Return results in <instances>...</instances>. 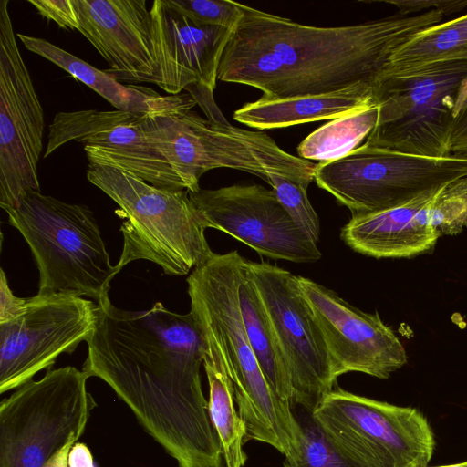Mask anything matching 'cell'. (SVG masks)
<instances>
[{"instance_id": "cell-1", "label": "cell", "mask_w": 467, "mask_h": 467, "mask_svg": "<svg viewBox=\"0 0 467 467\" xmlns=\"http://www.w3.org/2000/svg\"><path fill=\"white\" fill-rule=\"evenodd\" d=\"M83 371L104 380L180 467H222L202 389L205 343L191 312L161 302L132 311L99 305Z\"/></svg>"}, {"instance_id": "cell-2", "label": "cell", "mask_w": 467, "mask_h": 467, "mask_svg": "<svg viewBox=\"0 0 467 467\" xmlns=\"http://www.w3.org/2000/svg\"><path fill=\"white\" fill-rule=\"evenodd\" d=\"M242 17L223 51L217 79L260 89L261 98L319 96L369 87L376 92L392 55L441 22L431 10L399 13L352 26L317 27L241 4Z\"/></svg>"}, {"instance_id": "cell-3", "label": "cell", "mask_w": 467, "mask_h": 467, "mask_svg": "<svg viewBox=\"0 0 467 467\" xmlns=\"http://www.w3.org/2000/svg\"><path fill=\"white\" fill-rule=\"evenodd\" d=\"M246 260L237 251L213 253L196 266L187 278L190 312L205 342L223 358L245 441L272 443L290 432L296 417L291 405L281 400L268 384L245 331L238 285Z\"/></svg>"}, {"instance_id": "cell-4", "label": "cell", "mask_w": 467, "mask_h": 467, "mask_svg": "<svg viewBox=\"0 0 467 467\" xmlns=\"http://www.w3.org/2000/svg\"><path fill=\"white\" fill-rule=\"evenodd\" d=\"M87 178L111 198L125 218L120 227L121 269L135 260L184 275L213 253L201 214L187 190H167L111 166L88 163Z\"/></svg>"}, {"instance_id": "cell-5", "label": "cell", "mask_w": 467, "mask_h": 467, "mask_svg": "<svg viewBox=\"0 0 467 467\" xmlns=\"http://www.w3.org/2000/svg\"><path fill=\"white\" fill-rule=\"evenodd\" d=\"M5 212L34 255L38 292L84 296L98 305L109 301L110 282L121 269L111 265L88 206L30 192Z\"/></svg>"}, {"instance_id": "cell-6", "label": "cell", "mask_w": 467, "mask_h": 467, "mask_svg": "<svg viewBox=\"0 0 467 467\" xmlns=\"http://www.w3.org/2000/svg\"><path fill=\"white\" fill-rule=\"evenodd\" d=\"M150 141L165 158L190 192L201 188L206 171L230 168L260 177L280 175L308 187L317 164L282 150L268 135L202 118L192 110L145 116Z\"/></svg>"}, {"instance_id": "cell-7", "label": "cell", "mask_w": 467, "mask_h": 467, "mask_svg": "<svg viewBox=\"0 0 467 467\" xmlns=\"http://www.w3.org/2000/svg\"><path fill=\"white\" fill-rule=\"evenodd\" d=\"M375 96L378 123L364 143L449 157L456 115L467 96V61L439 62L389 77Z\"/></svg>"}, {"instance_id": "cell-8", "label": "cell", "mask_w": 467, "mask_h": 467, "mask_svg": "<svg viewBox=\"0 0 467 467\" xmlns=\"http://www.w3.org/2000/svg\"><path fill=\"white\" fill-rule=\"evenodd\" d=\"M88 375L67 366L29 380L0 403V467H44L83 433L96 406Z\"/></svg>"}, {"instance_id": "cell-9", "label": "cell", "mask_w": 467, "mask_h": 467, "mask_svg": "<svg viewBox=\"0 0 467 467\" xmlns=\"http://www.w3.org/2000/svg\"><path fill=\"white\" fill-rule=\"evenodd\" d=\"M311 416L361 467H427L433 453V432L415 408L337 389L321 400Z\"/></svg>"}, {"instance_id": "cell-10", "label": "cell", "mask_w": 467, "mask_h": 467, "mask_svg": "<svg viewBox=\"0 0 467 467\" xmlns=\"http://www.w3.org/2000/svg\"><path fill=\"white\" fill-rule=\"evenodd\" d=\"M464 176L467 157L431 158L363 143L317 164L314 180L356 216L407 202Z\"/></svg>"}, {"instance_id": "cell-11", "label": "cell", "mask_w": 467, "mask_h": 467, "mask_svg": "<svg viewBox=\"0 0 467 467\" xmlns=\"http://www.w3.org/2000/svg\"><path fill=\"white\" fill-rule=\"evenodd\" d=\"M8 0L0 2V207L40 192L44 111L18 48Z\"/></svg>"}, {"instance_id": "cell-12", "label": "cell", "mask_w": 467, "mask_h": 467, "mask_svg": "<svg viewBox=\"0 0 467 467\" xmlns=\"http://www.w3.org/2000/svg\"><path fill=\"white\" fill-rule=\"evenodd\" d=\"M247 265L287 366L292 403L311 413L338 378L322 331L296 275L268 263Z\"/></svg>"}, {"instance_id": "cell-13", "label": "cell", "mask_w": 467, "mask_h": 467, "mask_svg": "<svg viewBox=\"0 0 467 467\" xmlns=\"http://www.w3.org/2000/svg\"><path fill=\"white\" fill-rule=\"evenodd\" d=\"M98 313L97 303L77 295L38 292L27 297L23 314L0 323V393L22 386L87 341Z\"/></svg>"}, {"instance_id": "cell-14", "label": "cell", "mask_w": 467, "mask_h": 467, "mask_svg": "<svg viewBox=\"0 0 467 467\" xmlns=\"http://www.w3.org/2000/svg\"><path fill=\"white\" fill-rule=\"evenodd\" d=\"M189 194L205 229L226 233L273 259L313 263L321 257L317 244L295 224L273 190L234 184Z\"/></svg>"}, {"instance_id": "cell-15", "label": "cell", "mask_w": 467, "mask_h": 467, "mask_svg": "<svg viewBox=\"0 0 467 467\" xmlns=\"http://www.w3.org/2000/svg\"><path fill=\"white\" fill-rule=\"evenodd\" d=\"M146 115L121 110L58 112L49 124L44 158L75 140L88 163L111 166L167 190H186L143 128Z\"/></svg>"}, {"instance_id": "cell-16", "label": "cell", "mask_w": 467, "mask_h": 467, "mask_svg": "<svg viewBox=\"0 0 467 467\" xmlns=\"http://www.w3.org/2000/svg\"><path fill=\"white\" fill-rule=\"evenodd\" d=\"M296 276L338 377L355 371L385 379L406 364L408 358L402 343L378 312H363L334 291L309 278Z\"/></svg>"}, {"instance_id": "cell-17", "label": "cell", "mask_w": 467, "mask_h": 467, "mask_svg": "<svg viewBox=\"0 0 467 467\" xmlns=\"http://www.w3.org/2000/svg\"><path fill=\"white\" fill-rule=\"evenodd\" d=\"M82 34L116 80L159 85L152 18L145 0H72Z\"/></svg>"}, {"instance_id": "cell-18", "label": "cell", "mask_w": 467, "mask_h": 467, "mask_svg": "<svg viewBox=\"0 0 467 467\" xmlns=\"http://www.w3.org/2000/svg\"><path fill=\"white\" fill-rule=\"evenodd\" d=\"M160 66L158 87L177 95L189 84L199 82L214 89L223 51L233 29L195 26L155 0L150 9Z\"/></svg>"}, {"instance_id": "cell-19", "label": "cell", "mask_w": 467, "mask_h": 467, "mask_svg": "<svg viewBox=\"0 0 467 467\" xmlns=\"http://www.w3.org/2000/svg\"><path fill=\"white\" fill-rule=\"evenodd\" d=\"M437 190L385 210L352 216L341 230V239L355 252L375 258L412 257L431 251L440 237L429 218Z\"/></svg>"}, {"instance_id": "cell-20", "label": "cell", "mask_w": 467, "mask_h": 467, "mask_svg": "<svg viewBox=\"0 0 467 467\" xmlns=\"http://www.w3.org/2000/svg\"><path fill=\"white\" fill-rule=\"evenodd\" d=\"M25 47L52 62L87 85L118 110L151 117L168 116L192 110L197 104L189 94L161 96L151 88L123 85L105 70H99L51 42L36 36L16 34Z\"/></svg>"}, {"instance_id": "cell-21", "label": "cell", "mask_w": 467, "mask_h": 467, "mask_svg": "<svg viewBox=\"0 0 467 467\" xmlns=\"http://www.w3.org/2000/svg\"><path fill=\"white\" fill-rule=\"evenodd\" d=\"M378 102L369 87L341 92L249 102L234 113V119L258 130L285 128L312 121L335 119Z\"/></svg>"}, {"instance_id": "cell-22", "label": "cell", "mask_w": 467, "mask_h": 467, "mask_svg": "<svg viewBox=\"0 0 467 467\" xmlns=\"http://www.w3.org/2000/svg\"><path fill=\"white\" fill-rule=\"evenodd\" d=\"M247 261L238 285V300L245 331L268 384L281 400L293 405L287 366Z\"/></svg>"}, {"instance_id": "cell-23", "label": "cell", "mask_w": 467, "mask_h": 467, "mask_svg": "<svg viewBox=\"0 0 467 467\" xmlns=\"http://www.w3.org/2000/svg\"><path fill=\"white\" fill-rule=\"evenodd\" d=\"M204 339V338H203ZM203 366L209 383V414L219 438L226 467H243L244 425L235 408L234 388L219 351L205 342Z\"/></svg>"}, {"instance_id": "cell-24", "label": "cell", "mask_w": 467, "mask_h": 467, "mask_svg": "<svg viewBox=\"0 0 467 467\" xmlns=\"http://www.w3.org/2000/svg\"><path fill=\"white\" fill-rule=\"evenodd\" d=\"M455 60L467 61V14L414 35L392 55L386 77Z\"/></svg>"}, {"instance_id": "cell-25", "label": "cell", "mask_w": 467, "mask_h": 467, "mask_svg": "<svg viewBox=\"0 0 467 467\" xmlns=\"http://www.w3.org/2000/svg\"><path fill=\"white\" fill-rule=\"evenodd\" d=\"M379 103L332 119L310 133L297 147L299 158L327 162L361 146L378 123Z\"/></svg>"}, {"instance_id": "cell-26", "label": "cell", "mask_w": 467, "mask_h": 467, "mask_svg": "<svg viewBox=\"0 0 467 467\" xmlns=\"http://www.w3.org/2000/svg\"><path fill=\"white\" fill-rule=\"evenodd\" d=\"M429 218L440 237L458 234L467 226V176L436 191L430 203Z\"/></svg>"}, {"instance_id": "cell-27", "label": "cell", "mask_w": 467, "mask_h": 467, "mask_svg": "<svg viewBox=\"0 0 467 467\" xmlns=\"http://www.w3.org/2000/svg\"><path fill=\"white\" fill-rule=\"evenodd\" d=\"M302 428L298 454L285 458L284 467H361L344 454L323 432L312 419H307Z\"/></svg>"}, {"instance_id": "cell-28", "label": "cell", "mask_w": 467, "mask_h": 467, "mask_svg": "<svg viewBox=\"0 0 467 467\" xmlns=\"http://www.w3.org/2000/svg\"><path fill=\"white\" fill-rule=\"evenodd\" d=\"M268 184L295 224L317 244L320 223L308 200L307 186L276 174L269 176Z\"/></svg>"}, {"instance_id": "cell-29", "label": "cell", "mask_w": 467, "mask_h": 467, "mask_svg": "<svg viewBox=\"0 0 467 467\" xmlns=\"http://www.w3.org/2000/svg\"><path fill=\"white\" fill-rule=\"evenodd\" d=\"M174 11L195 26H218L233 29L242 17L241 4L232 0H164Z\"/></svg>"}, {"instance_id": "cell-30", "label": "cell", "mask_w": 467, "mask_h": 467, "mask_svg": "<svg viewBox=\"0 0 467 467\" xmlns=\"http://www.w3.org/2000/svg\"><path fill=\"white\" fill-rule=\"evenodd\" d=\"M44 18L60 28L78 30V20L72 0H28Z\"/></svg>"}, {"instance_id": "cell-31", "label": "cell", "mask_w": 467, "mask_h": 467, "mask_svg": "<svg viewBox=\"0 0 467 467\" xmlns=\"http://www.w3.org/2000/svg\"><path fill=\"white\" fill-rule=\"evenodd\" d=\"M397 7L401 16H411L438 10L445 15L459 12L467 6V0H382L377 1Z\"/></svg>"}, {"instance_id": "cell-32", "label": "cell", "mask_w": 467, "mask_h": 467, "mask_svg": "<svg viewBox=\"0 0 467 467\" xmlns=\"http://www.w3.org/2000/svg\"><path fill=\"white\" fill-rule=\"evenodd\" d=\"M184 89L188 91L201 107L207 119L220 124H230L216 105L213 96V89L199 82L189 84Z\"/></svg>"}, {"instance_id": "cell-33", "label": "cell", "mask_w": 467, "mask_h": 467, "mask_svg": "<svg viewBox=\"0 0 467 467\" xmlns=\"http://www.w3.org/2000/svg\"><path fill=\"white\" fill-rule=\"evenodd\" d=\"M26 306V298L16 296L11 291L7 278L1 270L0 279V323L16 318L24 313Z\"/></svg>"}, {"instance_id": "cell-34", "label": "cell", "mask_w": 467, "mask_h": 467, "mask_svg": "<svg viewBox=\"0 0 467 467\" xmlns=\"http://www.w3.org/2000/svg\"><path fill=\"white\" fill-rule=\"evenodd\" d=\"M451 154L467 157V96L456 115L451 138Z\"/></svg>"}, {"instance_id": "cell-35", "label": "cell", "mask_w": 467, "mask_h": 467, "mask_svg": "<svg viewBox=\"0 0 467 467\" xmlns=\"http://www.w3.org/2000/svg\"><path fill=\"white\" fill-rule=\"evenodd\" d=\"M68 467H95L92 455L84 443H75L68 454Z\"/></svg>"}, {"instance_id": "cell-36", "label": "cell", "mask_w": 467, "mask_h": 467, "mask_svg": "<svg viewBox=\"0 0 467 467\" xmlns=\"http://www.w3.org/2000/svg\"><path fill=\"white\" fill-rule=\"evenodd\" d=\"M76 441H72L58 451L44 467H68V454Z\"/></svg>"}, {"instance_id": "cell-37", "label": "cell", "mask_w": 467, "mask_h": 467, "mask_svg": "<svg viewBox=\"0 0 467 467\" xmlns=\"http://www.w3.org/2000/svg\"><path fill=\"white\" fill-rule=\"evenodd\" d=\"M434 467H467V461L461 462V463H456V464L441 465V466H434Z\"/></svg>"}]
</instances>
